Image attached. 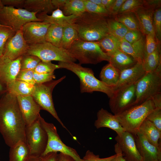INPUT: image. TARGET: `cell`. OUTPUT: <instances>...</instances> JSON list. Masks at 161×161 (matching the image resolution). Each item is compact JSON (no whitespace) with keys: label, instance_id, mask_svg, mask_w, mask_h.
Here are the masks:
<instances>
[{"label":"cell","instance_id":"1","mask_svg":"<svg viewBox=\"0 0 161 161\" xmlns=\"http://www.w3.org/2000/svg\"><path fill=\"white\" fill-rule=\"evenodd\" d=\"M26 126L17 96L7 92L0 97V133L6 145L26 143Z\"/></svg>","mask_w":161,"mask_h":161},{"label":"cell","instance_id":"2","mask_svg":"<svg viewBox=\"0 0 161 161\" xmlns=\"http://www.w3.org/2000/svg\"><path fill=\"white\" fill-rule=\"evenodd\" d=\"M107 18L85 12L78 16L72 24L79 39L97 42L109 34Z\"/></svg>","mask_w":161,"mask_h":161},{"label":"cell","instance_id":"3","mask_svg":"<svg viewBox=\"0 0 161 161\" xmlns=\"http://www.w3.org/2000/svg\"><path fill=\"white\" fill-rule=\"evenodd\" d=\"M60 68L69 70L78 77L80 81V91L82 93L100 92L106 94L109 98L113 95L112 87L105 84L95 76L92 69L82 66L79 64L59 62Z\"/></svg>","mask_w":161,"mask_h":161},{"label":"cell","instance_id":"4","mask_svg":"<svg viewBox=\"0 0 161 161\" xmlns=\"http://www.w3.org/2000/svg\"><path fill=\"white\" fill-rule=\"evenodd\" d=\"M155 108L152 100L150 98L115 115L125 131L135 136L142 123Z\"/></svg>","mask_w":161,"mask_h":161},{"label":"cell","instance_id":"5","mask_svg":"<svg viewBox=\"0 0 161 161\" xmlns=\"http://www.w3.org/2000/svg\"><path fill=\"white\" fill-rule=\"evenodd\" d=\"M80 64H96L103 61H109L110 57L105 53L97 42L79 39L74 41L67 50Z\"/></svg>","mask_w":161,"mask_h":161},{"label":"cell","instance_id":"6","mask_svg":"<svg viewBox=\"0 0 161 161\" xmlns=\"http://www.w3.org/2000/svg\"><path fill=\"white\" fill-rule=\"evenodd\" d=\"M161 91V64L155 70L146 73L136 83V97L133 106L152 98Z\"/></svg>","mask_w":161,"mask_h":161},{"label":"cell","instance_id":"7","mask_svg":"<svg viewBox=\"0 0 161 161\" xmlns=\"http://www.w3.org/2000/svg\"><path fill=\"white\" fill-rule=\"evenodd\" d=\"M65 78L66 76H64L56 80H53L42 84H35L32 96L41 110L49 112L62 127L70 133L59 118L55 110L52 98L53 89Z\"/></svg>","mask_w":161,"mask_h":161},{"label":"cell","instance_id":"8","mask_svg":"<svg viewBox=\"0 0 161 161\" xmlns=\"http://www.w3.org/2000/svg\"><path fill=\"white\" fill-rule=\"evenodd\" d=\"M27 53L35 55L43 61L72 63L77 61L67 50L47 42L29 45Z\"/></svg>","mask_w":161,"mask_h":161},{"label":"cell","instance_id":"9","mask_svg":"<svg viewBox=\"0 0 161 161\" xmlns=\"http://www.w3.org/2000/svg\"><path fill=\"white\" fill-rule=\"evenodd\" d=\"M39 118L41 124L48 136L47 147L42 155H44L50 152H59L70 156L75 161H84L75 149L66 145L62 142L54 124L46 122L40 114Z\"/></svg>","mask_w":161,"mask_h":161},{"label":"cell","instance_id":"10","mask_svg":"<svg viewBox=\"0 0 161 161\" xmlns=\"http://www.w3.org/2000/svg\"><path fill=\"white\" fill-rule=\"evenodd\" d=\"M37 13L30 12L24 9L4 6L0 10V24L10 27L16 31L27 22L41 21L36 17Z\"/></svg>","mask_w":161,"mask_h":161},{"label":"cell","instance_id":"11","mask_svg":"<svg viewBox=\"0 0 161 161\" xmlns=\"http://www.w3.org/2000/svg\"><path fill=\"white\" fill-rule=\"evenodd\" d=\"M25 137L30 155H42L47 147L48 136L41 124L39 116L38 119L31 124L26 126Z\"/></svg>","mask_w":161,"mask_h":161},{"label":"cell","instance_id":"12","mask_svg":"<svg viewBox=\"0 0 161 161\" xmlns=\"http://www.w3.org/2000/svg\"><path fill=\"white\" fill-rule=\"evenodd\" d=\"M136 83L114 91L109 101V108L114 115L118 114L133 106L136 97Z\"/></svg>","mask_w":161,"mask_h":161},{"label":"cell","instance_id":"13","mask_svg":"<svg viewBox=\"0 0 161 161\" xmlns=\"http://www.w3.org/2000/svg\"><path fill=\"white\" fill-rule=\"evenodd\" d=\"M161 0H145L144 4L133 12L139 22L140 31L145 36L154 32L153 26L154 13L156 9L161 6Z\"/></svg>","mask_w":161,"mask_h":161},{"label":"cell","instance_id":"14","mask_svg":"<svg viewBox=\"0 0 161 161\" xmlns=\"http://www.w3.org/2000/svg\"><path fill=\"white\" fill-rule=\"evenodd\" d=\"M50 24L41 21L27 23L21 28L24 40L29 45L46 42V35Z\"/></svg>","mask_w":161,"mask_h":161},{"label":"cell","instance_id":"15","mask_svg":"<svg viewBox=\"0 0 161 161\" xmlns=\"http://www.w3.org/2000/svg\"><path fill=\"white\" fill-rule=\"evenodd\" d=\"M115 140L125 160L127 161H143L133 134L125 131L120 135H117Z\"/></svg>","mask_w":161,"mask_h":161},{"label":"cell","instance_id":"16","mask_svg":"<svg viewBox=\"0 0 161 161\" xmlns=\"http://www.w3.org/2000/svg\"><path fill=\"white\" fill-rule=\"evenodd\" d=\"M29 46L24 38L21 29L7 42L2 57L16 59L27 53Z\"/></svg>","mask_w":161,"mask_h":161},{"label":"cell","instance_id":"17","mask_svg":"<svg viewBox=\"0 0 161 161\" xmlns=\"http://www.w3.org/2000/svg\"><path fill=\"white\" fill-rule=\"evenodd\" d=\"M134 137L136 145L143 161H161V145L156 147L151 144L139 132Z\"/></svg>","mask_w":161,"mask_h":161},{"label":"cell","instance_id":"18","mask_svg":"<svg viewBox=\"0 0 161 161\" xmlns=\"http://www.w3.org/2000/svg\"><path fill=\"white\" fill-rule=\"evenodd\" d=\"M17 97L26 126L30 125L38 119L41 109L32 96Z\"/></svg>","mask_w":161,"mask_h":161},{"label":"cell","instance_id":"19","mask_svg":"<svg viewBox=\"0 0 161 161\" xmlns=\"http://www.w3.org/2000/svg\"><path fill=\"white\" fill-rule=\"evenodd\" d=\"M22 56L12 60L2 57L0 61V80L6 86L16 80L21 69Z\"/></svg>","mask_w":161,"mask_h":161},{"label":"cell","instance_id":"20","mask_svg":"<svg viewBox=\"0 0 161 161\" xmlns=\"http://www.w3.org/2000/svg\"><path fill=\"white\" fill-rule=\"evenodd\" d=\"M146 73L142 63L137 62L133 66L120 72L119 80L113 87L114 91L124 86L137 83Z\"/></svg>","mask_w":161,"mask_h":161},{"label":"cell","instance_id":"21","mask_svg":"<svg viewBox=\"0 0 161 161\" xmlns=\"http://www.w3.org/2000/svg\"><path fill=\"white\" fill-rule=\"evenodd\" d=\"M94 126L97 129L103 127L111 129L118 135H121L125 131L115 116L103 108L97 113Z\"/></svg>","mask_w":161,"mask_h":161},{"label":"cell","instance_id":"22","mask_svg":"<svg viewBox=\"0 0 161 161\" xmlns=\"http://www.w3.org/2000/svg\"><path fill=\"white\" fill-rule=\"evenodd\" d=\"M131 44L123 38L118 39L119 49L132 57L137 62L143 63L145 55V37Z\"/></svg>","mask_w":161,"mask_h":161},{"label":"cell","instance_id":"23","mask_svg":"<svg viewBox=\"0 0 161 161\" xmlns=\"http://www.w3.org/2000/svg\"><path fill=\"white\" fill-rule=\"evenodd\" d=\"M37 18L41 20V22L52 24L59 25L63 27L72 24L78 16L75 15L66 16L62 10L57 8L53 10L51 15L47 14L37 13Z\"/></svg>","mask_w":161,"mask_h":161},{"label":"cell","instance_id":"24","mask_svg":"<svg viewBox=\"0 0 161 161\" xmlns=\"http://www.w3.org/2000/svg\"><path fill=\"white\" fill-rule=\"evenodd\" d=\"M109 62L120 72L137 62L132 57L119 49L110 57Z\"/></svg>","mask_w":161,"mask_h":161},{"label":"cell","instance_id":"25","mask_svg":"<svg viewBox=\"0 0 161 161\" xmlns=\"http://www.w3.org/2000/svg\"><path fill=\"white\" fill-rule=\"evenodd\" d=\"M138 132L142 134L151 144L156 147L161 145L160 141L161 131L146 118L140 126Z\"/></svg>","mask_w":161,"mask_h":161},{"label":"cell","instance_id":"26","mask_svg":"<svg viewBox=\"0 0 161 161\" xmlns=\"http://www.w3.org/2000/svg\"><path fill=\"white\" fill-rule=\"evenodd\" d=\"M23 8L37 13L47 14L55 10L51 0H25Z\"/></svg>","mask_w":161,"mask_h":161},{"label":"cell","instance_id":"27","mask_svg":"<svg viewBox=\"0 0 161 161\" xmlns=\"http://www.w3.org/2000/svg\"><path fill=\"white\" fill-rule=\"evenodd\" d=\"M34 85L16 80L7 84L6 87L7 92L16 96H32Z\"/></svg>","mask_w":161,"mask_h":161},{"label":"cell","instance_id":"28","mask_svg":"<svg viewBox=\"0 0 161 161\" xmlns=\"http://www.w3.org/2000/svg\"><path fill=\"white\" fill-rule=\"evenodd\" d=\"M120 74L119 70L109 63L102 68L100 75V80L113 88L117 83Z\"/></svg>","mask_w":161,"mask_h":161},{"label":"cell","instance_id":"29","mask_svg":"<svg viewBox=\"0 0 161 161\" xmlns=\"http://www.w3.org/2000/svg\"><path fill=\"white\" fill-rule=\"evenodd\" d=\"M30 155L29 149L26 143L19 142L10 147L9 161H27Z\"/></svg>","mask_w":161,"mask_h":161},{"label":"cell","instance_id":"30","mask_svg":"<svg viewBox=\"0 0 161 161\" xmlns=\"http://www.w3.org/2000/svg\"><path fill=\"white\" fill-rule=\"evenodd\" d=\"M142 64L146 73L155 70L161 64V42L154 52L144 58Z\"/></svg>","mask_w":161,"mask_h":161},{"label":"cell","instance_id":"31","mask_svg":"<svg viewBox=\"0 0 161 161\" xmlns=\"http://www.w3.org/2000/svg\"><path fill=\"white\" fill-rule=\"evenodd\" d=\"M113 18L123 24L129 30L140 31L138 21L133 12L117 14L113 16Z\"/></svg>","mask_w":161,"mask_h":161},{"label":"cell","instance_id":"32","mask_svg":"<svg viewBox=\"0 0 161 161\" xmlns=\"http://www.w3.org/2000/svg\"><path fill=\"white\" fill-rule=\"evenodd\" d=\"M62 10L66 16H79L86 12L83 0H66Z\"/></svg>","mask_w":161,"mask_h":161},{"label":"cell","instance_id":"33","mask_svg":"<svg viewBox=\"0 0 161 161\" xmlns=\"http://www.w3.org/2000/svg\"><path fill=\"white\" fill-rule=\"evenodd\" d=\"M79 39L78 32L72 24L67 25L63 28L60 47L68 50L74 41Z\"/></svg>","mask_w":161,"mask_h":161},{"label":"cell","instance_id":"34","mask_svg":"<svg viewBox=\"0 0 161 161\" xmlns=\"http://www.w3.org/2000/svg\"><path fill=\"white\" fill-rule=\"evenodd\" d=\"M63 27L59 25L52 24L47 30L45 37L46 42L60 47Z\"/></svg>","mask_w":161,"mask_h":161},{"label":"cell","instance_id":"35","mask_svg":"<svg viewBox=\"0 0 161 161\" xmlns=\"http://www.w3.org/2000/svg\"><path fill=\"white\" fill-rule=\"evenodd\" d=\"M97 42L103 52L109 57L119 49L118 39L109 34Z\"/></svg>","mask_w":161,"mask_h":161},{"label":"cell","instance_id":"36","mask_svg":"<svg viewBox=\"0 0 161 161\" xmlns=\"http://www.w3.org/2000/svg\"><path fill=\"white\" fill-rule=\"evenodd\" d=\"M108 33L118 39L124 37L129 30L121 23L113 18H107Z\"/></svg>","mask_w":161,"mask_h":161},{"label":"cell","instance_id":"37","mask_svg":"<svg viewBox=\"0 0 161 161\" xmlns=\"http://www.w3.org/2000/svg\"><path fill=\"white\" fill-rule=\"evenodd\" d=\"M86 12L99 16L108 18L111 16L104 7L97 5L89 0H83Z\"/></svg>","mask_w":161,"mask_h":161},{"label":"cell","instance_id":"38","mask_svg":"<svg viewBox=\"0 0 161 161\" xmlns=\"http://www.w3.org/2000/svg\"><path fill=\"white\" fill-rule=\"evenodd\" d=\"M16 31L11 27L4 25L0 26V57L3 55L5 45L8 40L13 36Z\"/></svg>","mask_w":161,"mask_h":161},{"label":"cell","instance_id":"39","mask_svg":"<svg viewBox=\"0 0 161 161\" xmlns=\"http://www.w3.org/2000/svg\"><path fill=\"white\" fill-rule=\"evenodd\" d=\"M41 61L38 57L26 53L22 56L20 70H34Z\"/></svg>","mask_w":161,"mask_h":161},{"label":"cell","instance_id":"40","mask_svg":"<svg viewBox=\"0 0 161 161\" xmlns=\"http://www.w3.org/2000/svg\"><path fill=\"white\" fill-rule=\"evenodd\" d=\"M145 36V55L144 58L154 52L159 43L160 42L157 38L154 33L146 35Z\"/></svg>","mask_w":161,"mask_h":161},{"label":"cell","instance_id":"41","mask_svg":"<svg viewBox=\"0 0 161 161\" xmlns=\"http://www.w3.org/2000/svg\"><path fill=\"white\" fill-rule=\"evenodd\" d=\"M60 68L58 64L52 63L51 61H41L34 69V72L38 74H47L54 72V71Z\"/></svg>","mask_w":161,"mask_h":161},{"label":"cell","instance_id":"42","mask_svg":"<svg viewBox=\"0 0 161 161\" xmlns=\"http://www.w3.org/2000/svg\"><path fill=\"white\" fill-rule=\"evenodd\" d=\"M153 26L155 35L159 41H161V8L157 7L154 13Z\"/></svg>","mask_w":161,"mask_h":161},{"label":"cell","instance_id":"43","mask_svg":"<svg viewBox=\"0 0 161 161\" xmlns=\"http://www.w3.org/2000/svg\"><path fill=\"white\" fill-rule=\"evenodd\" d=\"M144 0H126L119 11L118 14L133 12L137 8L142 5L144 2Z\"/></svg>","mask_w":161,"mask_h":161},{"label":"cell","instance_id":"44","mask_svg":"<svg viewBox=\"0 0 161 161\" xmlns=\"http://www.w3.org/2000/svg\"><path fill=\"white\" fill-rule=\"evenodd\" d=\"M146 119L161 131V108H156L147 116Z\"/></svg>","mask_w":161,"mask_h":161},{"label":"cell","instance_id":"45","mask_svg":"<svg viewBox=\"0 0 161 161\" xmlns=\"http://www.w3.org/2000/svg\"><path fill=\"white\" fill-rule=\"evenodd\" d=\"M34 72V69L20 70L16 80L34 85L35 83L33 78Z\"/></svg>","mask_w":161,"mask_h":161},{"label":"cell","instance_id":"46","mask_svg":"<svg viewBox=\"0 0 161 161\" xmlns=\"http://www.w3.org/2000/svg\"><path fill=\"white\" fill-rule=\"evenodd\" d=\"M58 154L52 152L44 155H30L27 161H57Z\"/></svg>","mask_w":161,"mask_h":161},{"label":"cell","instance_id":"47","mask_svg":"<svg viewBox=\"0 0 161 161\" xmlns=\"http://www.w3.org/2000/svg\"><path fill=\"white\" fill-rule=\"evenodd\" d=\"M55 78L54 73L38 74L34 72L33 78L35 84H42L53 80Z\"/></svg>","mask_w":161,"mask_h":161},{"label":"cell","instance_id":"48","mask_svg":"<svg viewBox=\"0 0 161 161\" xmlns=\"http://www.w3.org/2000/svg\"><path fill=\"white\" fill-rule=\"evenodd\" d=\"M116 156L115 154L108 157L100 158L99 155H95L92 152L88 150L83 159L84 161H111Z\"/></svg>","mask_w":161,"mask_h":161},{"label":"cell","instance_id":"49","mask_svg":"<svg viewBox=\"0 0 161 161\" xmlns=\"http://www.w3.org/2000/svg\"><path fill=\"white\" fill-rule=\"evenodd\" d=\"M144 36L140 31L129 30L123 39L129 43L132 44L138 41Z\"/></svg>","mask_w":161,"mask_h":161},{"label":"cell","instance_id":"50","mask_svg":"<svg viewBox=\"0 0 161 161\" xmlns=\"http://www.w3.org/2000/svg\"><path fill=\"white\" fill-rule=\"evenodd\" d=\"M25 0H1L4 6L11 7L16 8L24 9Z\"/></svg>","mask_w":161,"mask_h":161},{"label":"cell","instance_id":"51","mask_svg":"<svg viewBox=\"0 0 161 161\" xmlns=\"http://www.w3.org/2000/svg\"><path fill=\"white\" fill-rule=\"evenodd\" d=\"M126 0H115L109 11L111 16H114L118 13L119 10Z\"/></svg>","mask_w":161,"mask_h":161},{"label":"cell","instance_id":"52","mask_svg":"<svg viewBox=\"0 0 161 161\" xmlns=\"http://www.w3.org/2000/svg\"><path fill=\"white\" fill-rule=\"evenodd\" d=\"M114 151L116 156L111 161H127L123 158L122 151L116 143L114 145Z\"/></svg>","mask_w":161,"mask_h":161},{"label":"cell","instance_id":"53","mask_svg":"<svg viewBox=\"0 0 161 161\" xmlns=\"http://www.w3.org/2000/svg\"><path fill=\"white\" fill-rule=\"evenodd\" d=\"M57 161H75L71 157L62 153L58 154Z\"/></svg>","mask_w":161,"mask_h":161},{"label":"cell","instance_id":"54","mask_svg":"<svg viewBox=\"0 0 161 161\" xmlns=\"http://www.w3.org/2000/svg\"><path fill=\"white\" fill-rule=\"evenodd\" d=\"M66 0H51V2L54 9H62Z\"/></svg>","mask_w":161,"mask_h":161},{"label":"cell","instance_id":"55","mask_svg":"<svg viewBox=\"0 0 161 161\" xmlns=\"http://www.w3.org/2000/svg\"><path fill=\"white\" fill-rule=\"evenodd\" d=\"M151 98L156 108H161V93L156 95Z\"/></svg>","mask_w":161,"mask_h":161},{"label":"cell","instance_id":"56","mask_svg":"<svg viewBox=\"0 0 161 161\" xmlns=\"http://www.w3.org/2000/svg\"><path fill=\"white\" fill-rule=\"evenodd\" d=\"M115 0H101L102 3L104 7L109 11Z\"/></svg>","mask_w":161,"mask_h":161},{"label":"cell","instance_id":"57","mask_svg":"<svg viewBox=\"0 0 161 161\" xmlns=\"http://www.w3.org/2000/svg\"><path fill=\"white\" fill-rule=\"evenodd\" d=\"M7 92L5 86L0 80V96H2Z\"/></svg>","mask_w":161,"mask_h":161},{"label":"cell","instance_id":"58","mask_svg":"<svg viewBox=\"0 0 161 161\" xmlns=\"http://www.w3.org/2000/svg\"><path fill=\"white\" fill-rule=\"evenodd\" d=\"M91 2L97 5L104 7L101 1V0H89Z\"/></svg>","mask_w":161,"mask_h":161},{"label":"cell","instance_id":"59","mask_svg":"<svg viewBox=\"0 0 161 161\" xmlns=\"http://www.w3.org/2000/svg\"><path fill=\"white\" fill-rule=\"evenodd\" d=\"M4 6L2 4L1 0H0V10L3 8Z\"/></svg>","mask_w":161,"mask_h":161},{"label":"cell","instance_id":"60","mask_svg":"<svg viewBox=\"0 0 161 161\" xmlns=\"http://www.w3.org/2000/svg\"><path fill=\"white\" fill-rule=\"evenodd\" d=\"M1 58L0 57V61H1Z\"/></svg>","mask_w":161,"mask_h":161},{"label":"cell","instance_id":"61","mask_svg":"<svg viewBox=\"0 0 161 161\" xmlns=\"http://www.w3.org/2000/svg\"><path fill=\"white\" fill-rule=\"evenodd\" d=\"M1 25H1V24H0V26H1Z\"/></svg>","mask_w":161,"mask_h":161}]
</instances>
